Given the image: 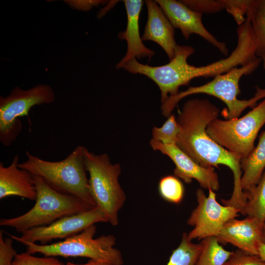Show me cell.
<instances>
[{
    "label": "cell",
    "instance_id": "obj_16",
    "mask_svg": "<svg viewBox=\"0 0 265 265\" xmlns=\"http://www.w3.org/2000/svg\"><path fill=\"white\" fill-rule=\"evenodd\" d=\"M19 160V156L16 155L8 166L0 162V199L16 196L35 201L37 191L33 175L20 168Z\"/></svg>",
    "mask_w": 265,
    "mask_h": 265
},
{
    "label": "cell",
    "instance_id": "obj_14",
    "mask_svg": "<svg viewBox=\"0 0 265 265\" xmlns=\"http://www.w3.org/2000/svg\"><path fill=\"white\" fill-rule=\"evenodd\" d=\"M145 1L148 17L142 40L157 43L165 51L170 61L175 56L178 45L175 40L174 28L155 0Z\"/></svg>",
    "mask_w": 265,
    "mask_h": 265
},
{
    "label": "cell",
    "instance_id": "obj_5",
    "mask_svg": "<svg viewBox=\"0 0 265 265\" xmlns=\"http://www.w3.org/2000/svg\"><path fill=\"white\" fill-rule=\"evenodd\" d=\"M96 232V226L94 224L77 235L53 243L42 245L25 241L20 242L26 246V252L32 255L39 253L45 257H85L113 265H122L121 253L114 247L116 243L114 236L103 235L94 238Z\"/></svg>",
    "mask_w": 265,
    "mask_h": 265
},
{
    "label": "cell",
    "instance_id": "obj_22",
    "mask_svg": "<svg viewBox=\"0 0 265 265\" xmlns=\"http://www.w3.org/2000/svg\"><path fill=\"white\" fill-rule=\"evenodd\" d=\"M158 191L164 200L175 204H180L185 194V187L181 181L172 175L162 177L159 183Z\"/></svg>",
    "mask_w": 265,
    "mask_h": 265
},
{
    "label": "cell",
    "instance_id": "obj_4",
    "mask_svg": "<svg viewBox=\"0 0 265 265\" xmlns=\"http://www.w3.org/2000/svg\"><path fill=\"white\" fill-rule=\"evenodd\" d=\"M33 177L37 191L34 205L20 216L1 218V226L13 228L17 232L22 233L31 228L49 225L62 217L94 208L76 197L55 190L41 177L35 175Z\"/></svg>",
    "mask_w": 265,
    "mask_h": 265
},
{
    "label": "cell",
    "instance_id": "obj_28",
    "mask_svg": "<svg viewBox=\"0 0 265 265\" xmlns=\"http://www.w3.org/2000/svg\"><path fill=\"white\" fill-rule=\"evenodd\" d=\"M3 232L0 231V265H12L17 251L12 246L13 239L10 237L4 239Z\"/></svg>",
    "mask_w": 265,
    "mask_h": 265
},
{
    "label": "cell",
    "instance_id": "obj_13",
    "mask_svg": "<svg viewBox=\"0 0 265 265\" xmlns=\"http://www.w3.org/2000/svg\"><path fill=\"white\" fill-rule=\"evenodd\" d=\"M216 238L220 243H230L246 253L258 256L260 245L265 243L263 225L248 216L229 220Z\"/></svg>",
    "mask_w": 265,
    "mask_h": 265
},
{
    "label": "cell",
    "instance_id": "obj_9",
    "mask_svg": "<svg viewBox=\"0 0 265 265\" xmlns=\"http://www.w3.org/2000/svg\"><path fill=\"white\" fill-rule=\"evenodd\" d=\"M208 191L207 196L201 188L196 191L197 205L187 221L188 225L193 227L187 234V238L191 240L216 237L223 225L238 216L240 212L234 207L221 205L217 201L215 191L212 189H209Z\"/></svg>",
    "mask_w": 265,
    "mask_h": 265
},
{
    "label": "cell",
    "instance_id": "obj_3",
    "mask_svg": "<svg viewBox=\"0 0 265 265\" xmlns=\"http://www.w3.org/2000/svg\"><path fill=\"white\" fill-rule=\"evenodd\" d=\"M261 62V58L257 57L246 65L235 67L226 73L216 76L212 80L205 84L190 86L176 95L169 97L161 104L162 115L168 117L183 98L191 95L205 94L217 98L226 105L227 108L221 112L226 120L238 118L247 107L254 106L259 100L265 98V88L260 87H257L255 95L248 100L238 98L240 93L239 81L241 78L254 72Z\"/></svg>",
    "mask_w": 265,
    "mask_h": 265
},
{
    "label": "cell",
    "instance_id": "obj_18",
    "mask_svg": "<svg viewBox=\"0 0 265 265\" xmlns=\"http://www.w3.org/2000/svg\"><path fill=\"white\" fill-rule=\"evenodd\" d=\"M246 15L256 39V55L261 58L265 54V0H250Z\"/></svg>",
    "mask_w": 265,
    "mask_h": 265
},
{
    "label": "cell",
    "instance_id": "obj_10",
    "mask_svg": "<svg viewBox=\"0 0 265 265\" xmlns=\"http://www.w3.org/2000/svg\"><path fill=\"white\" fill-rule=\"evenodd\" d=\"M98 222H108L105 214L98 207L85 212L62 217L52 224L31 228L21 233V237L9 233L13 240L47 244L55 239H66Z\"/></svg>",
    "mask_w": 265,
    "mask_h": 265
},
{
    "label": "cell",
    "instance_id": "obj_1",
    "mask_svg": "<svg viewBox=\"0 0 265 265\" xmlns=\"http://www.w3.org/2000/svg\"><path fill=\"white\" fill-rule=\"evenodd\" d=\"M219 113V108L208 99L186 101L176 118L180 128L176 145L203 167H228L233 174V189L239 190L242 188L240 160L213 141L207 132L208 126Z\"/></svg>",
    "mask_w": 265,
    "mask_h": 265
},
{
    "label": "cell",
    "instance_id": "obj_27",
    "mask_svg": "<svg viewBox=\"0 0 265 265\" xmlns=\"http://www.w3.org/2000/svg\"><path fill=\"white\" fill-rule=\"evenodd\" d=\"M223 265H265V262L258 256L237 249Z\"/></svg>",
    "mask_w": 265,
    "mask_h": 265
},
{
    "label": "cell",
    "instance_id": "obj_31",
    "mask_svg": "<svg viewBox=\"0 0 265 265\" xmlns=\"http://www.w3.org/2000/svg\"><path fill=\"white\" fill-rule=\"evenodd\" d=\"M262 62L263 63V66L264 70L265 72V54L261 57Z\"/></svg>",
    "mask_w": 265,
    "mask_h": 265
},
{
    "label": "cell",
    "instance_id": "obj_6",
    "mask_svg": "<svg viewBox=\"0 0 265 265\" xmlns=\"http://www.w3.org/2000/svg\"><path fill=\"white\" fill-rule=\"evenodd\" d=\"M84 163L89 177L91 196L112 226L118 223V212L126 201V195L119 182L121 167L111 162L105 153L96 155L85 150Z\"/></svg>",
    "mask_w": 265,
    "mask_h": 265
},
{
    "label": "cell",
    "instance_id": "obj_2",
    "mask_svg": "<svg viewBox=\"0 0 265 265\" xmlns=\"http://www.w3.org/2000/svg\"><path fill=\"white\" fill-rule=\"evenodd\" d=\"M86 148L78 146L66 158L57 161L44 160L26 151L27 159L19 163L18 166L41 177L55 190L76 197L95 208L84 163Z\"/></svg>",
    "mask_w": 265,
    "mask_h": 265
},
{
    "label": "cell",
    "instance_id": "obj_7",
    "mask_svg": "<svg viewBox=\"0 0 265 265\" xmlns=\"http://www.w3.org/2000/svg\"><path fill=\"white\" fill-rule=\"evenodd\" d=\"M265 124V98L241 117L229 120L218 118L207 128L210 137L240 160L255 148L254 142Z\"/></svg>",
    "mask_w": 265,
    "mask_h": 265
},
{
    "label": "cell",
    "instance_id": "obj_17",
    "mask_svg": "<svg viewBox=\"0 0 265 265\" xmlns=\"http://www.w3.org/2000/svg\"><path fill=\"white\" fill-rule=\"evenodd\" d=\"M240 166L241 186L244 191H248L257 185L265 170V131L253 151L240 160Z\"/></svg>",
    "mask_w": 265,
    "mask_h": 265
},
{
    "label": "cell",
    "instance_id": "obj_19",
    "mask_svg": "<svg viewBox=\"0 0 265 265\" xmlns=\"http://www.w3.org/2000/svg\"><path fill=\"white\" fill-rule=\"evenodd\" d=\"M245 192L246 201L241 213L255 218L263 225L265 222V170L257 185Z\"/></svg>",
    "mask_w": 265,
    "mask_h": 265
},
{
    "label": "cell",
    "instance_id": "obj_21",
    "mask_svg": "<svg viewBox=\"0 0 265 265\" xmlns=\"http://www.w3.org/2000/svg\"><path fill=\"white\" fill-rule=\"evenodd\" d=\"M202 241L194 243L184 233L178 246L174 250L166 265H195L202 249Z\"/></svg>",
    "mask_w": 265,
    "mask_h": 265
},
{
    "label": "cell",
    "instance_id": "obj_11",
    "mask_svg": "<svg viewBox=\"0 0 265 265\" xmlns=\"http://www.w3.org/2000/svg\"><path fill=\"white\" fill-rule=\"evenodd\" d=\"M151 148L168 156L174 162V176L186 184L196 180L203 188L217 191L220 187L218 177L213 167H204L196 162L177 145H165L151 138Z\"/></svg>",
    "mask_w": 265,
    "mask_h": 265
},
{
    "label": "cell",
    "instance_id": "obj_25",
    "mask_svg": "<svg viewBox=\"0 0 265 265\" xmlns=\"http://www.w3.org/2000/svg\"><path fill=\"white\" fill-rule=\"evenodd\" d=\"M190 9L203 14H213L225 9L223 0H183Z\"/></svg>",
    "mask_w": 265,
    "mask_h": 265
},
{
    "label": "cell",
    "instance_id": "obj_12",
    "mask_svg": "<svg viewBox=\"0 0 265 265\" xmlns=\"http://www.w3.org/2000/svg\"><path fill=\"white\" fill-rule=\"evenodd\" d=\"M155 1L161 8L173 27L179 29L185 39H188L191 34H197L223 55H228L229 50L226 43L218 40L203 25L202 13L190 9L182 0Z\"/></svg>",
    "mask_w": 265,
    "mask_h": 265
},
{
    "label": "cell",
    "instance_id": "obj_29",
    "mask_svg": "<svg viewBox=\"0 0 265 265\" xmlns=\"http://www.w3.org/2000/svg\"><path fill=\"white\" fill-rule=\"evenodd\" d=\"M66 264L67 265H113L110 264L100 262L90 259H89L87 263L82 264H75L69 262H67Z\"/></svg>",
    "mask_w": 265,
    "mask_h": 265
},
{
    "label": "cell",
    "instance_id": "obj_15",
    "mask_svg": "<svg viewBox=\"0 0 265 265\" xmlns=\"http://www.w3.org/2000/svg\"><path fill=\"white\" fill-rule=\"evenodd\" d=\"M127 12V23L125 31L118 34V37L125 40L127 44L126 53L116 65V68L132 58L138 59L148 58L150 60L155 54L153 50L147 48L140 36L139 20L144 2L141 0H125L123 1Z\"/></svg>",
    "mask_w": 265,
    "mask_h": 265
},
{
    "label": "cell",
    "instance_id": "obj_26",
    "mask_svg": "<svg viewBox=\"0 0 265 265\" xmlns=\"http://www.w3.org/2000/svg\"><path fill=\"white\" fill-rule=\"evenodd\" d=\"M250 0H223L225 9L239 26L245 21Z\"/></svg>",
    "mask_w": 265,
    "mask_h": 265
},
{
    "label": "cell",
    "instance_id": "obj_24",
    "mask_svg": "<svg viewBox=\"0 0 265 265\" xmlns=\"http://www.w3.org/2000/svg\"><path fill=\"white\" fill-rule=\"evenodd\" d=\"M12 265H67L54 257H38L27 252L17 254Z\"/></svg>",
    "mask_w": 265,
    "mask_h": 265
},
{
    "label": "cell",
    "instance_id": "obj_32",
    "mask_svg": "<svg viewBox=\"0 0 265 265\" xmlns=\"http://www.w3.org/2000/svg\"><path fill=\"white\" fill-rule=\"evenodd\" d=\"M263 231H264V235L265 236V222H264L263 224Z\"/></svg>",
    "mask_w": 265,
    "mask_h": 265
},
{
    "label": "cell",
    "instance_id": "obj_8",
    "mask_svg": "<svg viewBox=\"0 0 265 265\" xmlns=\"http://www.w3.org/2000/svg\"><path fill=\"white\" fill-rule=\"evenodd\" d=\"M55 94L47 84H38L27 90L14 88L10 94L0 97V142L5 147L15 142L23 129L20 117L28 116L36 105L53 103Z\"/></svg>",
    "mask_w": 265,
    "mask_h": 265
},
{
    "label": "cell",
    "instance_id": "obj_30",
    "mask_svg": "<svg viewBox=\"0 0 265 265\" xmlns=\"http://www.w3.org/2000/svg\"><path fill=\"white\" fill-rule=\"evenodd\" d=\"M259 257L265 262V243H262L259 246Z\"/></svg>",
    "mask_w": 265,
    "mask_h": 265
},
{
    "label": "cell",
    "instance_id": "obj_20",
    "mask_svg": "<svg viewBox=\"0 0 265 265\" xmlns=\"http://www.w3.org/2000/svg\"><path fill=\"white\" fill-rule=\"evenodd\" d=\"M201 241L202 249L195 265H223L234 252L225 249L215 237Z\"/></svg>",
    "mask_w": 265,
    "mask_h": 265
},
{
    "label": "cell",
    "instance_id": "obj_23",
    "mask_svg": "<svg viewBox=\"0 0 265 265\" xmlns=\"http://www.w3.org/2000/svg\"><path fill=\"white\" fill-rule=\"evenodd\" d=\"M180 128L174 114H171L160 127L154 126L152 129V138L165 145H176Z\"/></svg>",
    "mask_w": 265,
    "mask_h": 265
}]
</instances>
